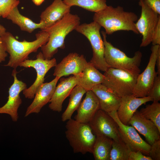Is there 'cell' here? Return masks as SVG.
Here are the masks:
<instances>
[{
  "label": "cell",
  "mask_w": 160,
  "mask_h": 160,
  "mask_svg": "<svg viewBox=\"0 0 160 160\" xmlns=\"http://www.w3.org/2000/svg\"><path fill=\"white\" fill-rule=\"evenodd\" d=\"M132 150L122 140H113L110 160H128Z\"/></svg>",
  "instance_id": "27"
},
{
  "label": "cell",
  "mask_w": 160,
  "mask_h": 160,
  "mask_svg": "<svg viewBox=\"0 0 160 160\" xmlns=\"http://www.w3.org/2000/svg\"><path fill=\"white\" fill-rule=\"evenodd\" d=\"M71 7L77 6L88 11L96 12L107 6L106 0H63Z\"/></svg>",
  "instance_id": "26"
},
{
  "label": "cell",
  "mask_w": 160,
  "mask_h": 160,
  "mask_svg": "<svg viewBox=\"0 0 160 160\" xmlns=\"http://www.w3.org/2000/svg\"><path fill=\"white\" fill-rule=\"evenodd\" d=\"M128 160H152L149 156H145L140 151H132L129 154Z\"/></svg>",
  "instance_id": "32"
},
{
  "label": "cell",
  "mask_w": 160,
  "mask_h": 160,
  "mask_svg": "<svg viewBox=\"0 0 160 160\" xmlns=\"http://www.w3.org/2000/svg\"><path fill=\"white\" fill-rule=\"evenodd\" d=\"M20 3L19 0H0V14L6 18L11 12Z\"/></svg>",
  "instance_id": "29"
},
{
  "label": "cell",
  "mask_w": 160,
  "mask_h": 160,
  "mask_svg": "<svg viewBox=\"0 0 160 160\" xmlns=\"http://www.w3.org/2000/svg\"><path fill=\"white\" fill-rule=\"evenodd\" d=\"M36 39L28 41L17 40L10 33L6 32L1 36L7 52L9 55V60L5 66L16 69L32 52H36L39 48L48 41L49 36L46 32L41 31L36 34Z\"/></svg>",
  "instance_id": "2"
},
{
  "label": "cell",
  "mask_w": 160,
  "mask_h": 160,
  "mask_svg": "<svg viewBox=\"0 0 160 160\" xmlns=\"http://www.w3.org/2000/svg\"><path fill=\"white\" fill-rule=\"evenodd\" d=\"M83 55L71 53L57 64L53 75L60 78L70 75L77 76L83 71L88 63Z\"/></svg>",
  "instance_id": "14"
},
{
  "label": "cell",
  "mask_w": 160,
  "mask_h": 160,
  "mask_svg": "<svg viewBox=\"0 0 160 160\" xmlns=\"http://www.w3.org/2000/svg\"><path fill=\"white\" fill-rule=\"evenodd\" d=\"M11 20L13 23L19 26L21 30L29 33H32L35 29L44 28V24L42 22L36 23L32 20L24 16L20 12L18 7L15 8L6 18Z\"/></svg>",
  "instance_id": "23"
},
{
  "label": "cell",
  "mask_w": 160,
  "mask_h": 160,
  "mask_svg": "<svg viewBox=\"0 0 160 160\" xmlns=\"http://www.w3.org/2000/svg\"><path fill=\"white\" fill-rule=\"evenodd\" d=\"M160 45H152L148 64L144 71L138 75L132 95L137 97L148 96L154 81L156 72V60Z\"/></svg>",
  "instance_id": "10"
},
{
  "label": "cell",
  "mask_w": 160,
  "mask_h": 160,
  "mask_svg": "<svg viewBox=\"0 0 160 160\" xmlns=\"http://www.w3.org/2000/svg\"><path fill=\"white\" fill-rule=\"evenodd\" d=\"M153 101L150 96L137 97L132 95L121 97L120 104L116 111L119 119L123 124L129 125V122L138 108L149 101Z\"/></svg>",
  "instance_id": "16"
},
{
  "label": "cell",
  "mask_w": 160,
  "mask_h": 160,
  "mask_svg": "<svg viewBox=\"0 0 160 160\" xmlns=\"http://www.w3.org/2000/svg\"><path fill=\"white\" fill-rule=\"evenodd\" d=\"M65 125L66 137L74 153H92L96 136L89 124L81 123L71 118Z\"/></svg>",
  "instance_id": "4"
},
{
  "label": "cell",
  "mask_w": 160,
  "mask_h": 160,
  "mask_svg": "<svg viewBox=\"0 0 160 160\" xmlns=\"http://www.w3.org/2000/svg\"><path fill=\"white\" fill-rule=\"evenodd\" d=\"M139 0V1H140V0Z\"/></svg>",
  "instance_id": "39"
},
{
  "label": "cell",
  "mask_w": 160,
  "mask_h": 160,
  "mask_svg": "<svg viewBox=\"0 0 160 160\" xmlns=\"http://www.w3.org/2000/svg\"><path fill=\"white\" fill-rule=\"evenodd\" d=\"M156 66L157 68L156 73L158 75H160V47L158 49L156 59Z\"/></svg>",
  "instance_id": "36"
},
{
  "label": "cell",
  "mask_w": 160,
  "mask_h": 160,
  "mask_svg": "<svg viewBox=\"0 0 160 160\" xmlns=\"http://www.w3.org/2000/svg\"><path fill=\"white\" fill-rule=\"evenodd\" d=\"M86 96L76 110L75 120L83 123H89L96 112L100 109L99 100L92 90L86 92Z\"/></svg>",
  "instance_id": "19"
},
{
  "label": "cell",
  "mask_w": 160,
  "mask_h": 160,
  "mask_svg": "<svg viewBox=\"0 0 160 160\" xmlns=\"http://www.w3.org/2000/svg\"><path fill=\"white\" fill-rule=\"evenodd\" d=\"M101 27L93 21L89 23L80 24L75 30L84 36L91 44L93 56L89 62L98 70L105 72L109 67L104 58V46L100 32Z\"/></svg>",
  "instance_id": "7"
},
{
  "label": "cell",
  "mask_w": 160,
  "mask_h": 160,
  "mask_svg": "<svg viewBox=\"0 0 160 160\" xmlns=\"http://www.w3.org/2000/svg\"><path fill=\"white\" fill-rule=\"evenodd\" d=\"M149 156L152 160H160V139L156 141L151 145Z\"/></svg>",
  "instance_id": "31"
},
{
  "label": "cell",
  "mask_w": 160,
  "mask_h": 160,
  "mask_svg": "<svg viewBox=\"0 0 160 160\" xmlns=\"http://www.w3.org/2000/svg\"><path fill=\"white\" fill-rule=\"evenodd\" d=\"M131 125L144 136L148 143L151 145L160 139V131L151 121L147 119L136 111L129 122Z\"/></svg>",
  "instance_id": "18"
},
{
  "label": "cell",
  "mask_w": 160,
  "mask_h": 160,
  "mask_svg": "<svg viewBox=\"0 0 160 160\" xmlns=\"http://www.w3.org/2000/svg\"><path fill=\"white\" fill-rule=\"evenodd\" d=\"M1 15L0 14V17ZM6 32V29L4 26L0 24V36H1Z\"/></svg>",
  "instance_id": "38"
},
{
  "label": "cell",
  "mask_w": 160,
  "mask_h": 160,
  "mask_svg": "<svg viewBox=\"0 0 160 160\" xmlns=\"http://www.w3.org/2000/svg\"><path fill=\"white\" fill-rule=\"evenodd\" d=\"M141 7V14L135 25L139 33L142 36L140 47H145L152 42L153 36L160 15L150 8L143 0L139 2Z\"/></svg>",
  "instance_id": "9"
},
{
  "label": "cell",
  "mask_w": 160,
  "mask_h": 160,
  "mask_svg": "<svg viewBox=\"0 0 160 160\" xmlns=\"http://www.w3.org/2000/svg\"><path fill=\"white\" fill-rule=\"evenodd\" d=\"M137 19L135 13L125 11L121 6L113 7L108 5L95 12L93 18V21L105 29V32L108 35H111L119 31H131L139 34L135 23Z\"/></svg>",
  "instance_id": "1"
},
{
  "label": "cell",
  "mask_w": 160,
  "mask_h": 160,
  "mask_svg": "<svg viewBox=\"0 0 160 160\" xmlns=\"http://www.w3.org/2000/svg\"><path fill=\"white\" fill-rule=\"evenodd\" d=\"M76 76L77 85L83 87L86 92L102 84L104 79L103 75L89 62L82 72Z\"/></svg>",
  "instance_id": "22"
},
{
  "label": "cell",
  "mask_w": 160,
  "mask_h": 160,
  "mask_svg": "<svg viewBox=\"0 0 160 160\" xmlns=\"http://www.w3.org/2000/svg\"><path fill=\"white\" fill-rule=\"evenodd\" d=\"M89 124L96 136H104L116 141L122 140L117 123L107 113L102 110L100 109L96 112Z\"/></svg>",
  "instance_id": "11"
},
{
  "label": "cell",
  "mask_w": 160,
  "mask_h": 160,
  "mask_svg": "<svg viewBox=\"0 0 160 160\" xmlns=\"http://www.w3.org/2000/svg\"><path fill=\"white\" fill-rule=\"evenodd\" d=\"M117 123L120 137L132 151H140L149 156L151 145L144 140L132 126L123 124L117 115L116 111L108 113Z\"/></svg>",
  "instance_id": "12"
},
{
  "label": "cell",
  "mask_w": 160,
  "mask_h": 160,
  "mask_svg": "<svg viewBox=\"0 0 160 160\" xmlns=\"http://www.w3.org/2000/svg\"><path fill=\"white\" fill-rule=\"evenodd\" d=\"M77 84L76 77L73 75L60 79L56 87L50 101L49 107L52 110L58 112L62 110V105L65 99L69 95L73 88Z\"/></svg>",
  "instance_id": "17"
},
{
  "label": "cell",
  "mask_w": 160,
  "mask_h": 160,
  "mask_svg": "<svg viewBox=\"0 0 160 160\" xmlns=\"http://www.w3.org/2000/svg\"><path fill=\"white\" fill-rule=\"evenodd\" d=\"M7 56V53L2 40L0 36V63L4 61Z\"/></svg>",
  "instance_id": "35"
},
{
  "label": "cell",
  "mask_w": 160,
  "mask_h": 160,
  "mask_svg": "<svg viewBox=\"0 0 160 160\" xmlns=\"http://www.w3.org/2000/svg\"><path fill=\"white\" fill-rule=\"evenodd\" d=\"M57 64L55 58L45 59L42 52L38 53L34 60L27 59L19 65L20 67L25 68L32 67L34 68L37 73L36 79L33 84L29 87L23 91L25 97L28 99L34 98L35 94L39 87L44 81V77L49 71L55 67Z\"/></svg>",
  "instance_id": "8"
},
{
  "label": "cell",
  "mask_w": 160,
  "mask_h": 160,
  "mask_svg": "<svg viewBox=\"0 0 160 160\" xmlns=\"http://www.w3.org/2000/svg\"><path fill=\"white\" fill-rule=\"evenodd\" d=\"M139 74L127 70L109 67L104 72L102 84L120 97L132 95Z\"/></svg>",
  "instance_id": "5"
},
{
  "label": "cell",
  "mask_w": 160,
  "mask_h": 160,
  "mask_svg": "<svg viewBox=\"0 0 160 160\" xmlns=\"http://www.w3.org/2000/svg\"><path fill=\"white\" fill-rule=\"evenodd\" d=\"M151 43L153 45H160V19L154 31Z\"/></svg>",
  "instance_id": "34"
},
{
  "label": "cell",
  "mask_w": 160,
  "mask_h": 160,
  "mask_svg": "<svg viewBox=\"0 0 160 160\" xmlns=\"http://www.w3.org/2000/svg\"><path fill=\"white\" fill-rule=\"evenodd\" d=\"M148 96L153 99V102H159L160 100V75L157 73Z\"/></svg>",
  "instance_id": "30"
},
{
  "label": "cell",
  "mask_w": 160,
  "mask_h": 160,
  "mask_svg": "<svg viewBox=\"0 0 160 160\" xmlns=\"http://www.w3.org/2000/svg\"><path fill=\"white\" fill-rule=\"evenodd\" d=\"M86 91L83 87L76 85L72 89L69 95L70 97L68 106L61 116V120L64 122L71 118L74 112L77 109L81 101L82 98Z\"/></svg>",
  "instance_id": "25"
},
{
  "label": "cell",
  "mask_w": 160,
  "mask_h": 160,
  "mask_svg": "<svg viewBox=\"0 0 160 160\" xmlns=\"http://www.w3.org/2000/svg\"><path fill=\"white\" fill-rule=\"evenodd\" d=\"M60 79L55 76L51 81L43 83L39 87L35 94L33 101L26 109L25 117L32 113H39L42 107L49 102Z\"/></svg>",
  "instance_id": "15"
},
{
  "label": "cell",
  "mask_w": 160,
  "mask_h": 160,
  "mask_svg": "<svg viewBox=\"0 0 160 160\" xmlns=\"http://www.w3.org/2000/svg\"><path fill=\"white\" fill-rule=\"evenodd\" d=\"M139 112L144 117L152 121L160 131V103L159 102H153L152 104L142 108Z\"/></svg>",
  "instance_id": "28"
},
{
  "label": "cell",
  "mask_w": 160,
  "mask_h": 160,
  "mask_svg": "<svg viewBox=\"0 0 160 160\" xmlns=\"http://www.w3.org/2000/svg\"><path fill=\"white\" fill-rule=\"evenodd\" d=\"M152 10L160 15V0H143Z\"/></svg>",
  "instance_id": "33"
},
{
  "label": "cell",
  "mask_w": 160,
  "mask_h": 160,
  "mask_svg": "<svg viewBox=\"0 0 160 160\" xmlns=\"http://www.w3.org/2000/svg\"><path fill=\"white\" fill-rule=\"evenodd\" d=\"M45 0H32L33 3L36 6L41 5Z\"/></svg>",
  "instance_id": "37"
},
{
  "label": "cell",
  "mask_w": 160,
  "mask_h": 160,
  "mask_svg": "<svg viewBox=\"0 0 160 160\" xmlns=\"http://www.w3.org/2000/svg\"><path fill=\"white\" fill-rule=\"evenodd\" d=\"M71 8V7L65 4L63 0H54L52 3L41 12L40 16V22L44 23V28L49 27L70 13Z\"/></svg>",
  "instance_id": "20"
},
{
  "label": "cell",
  "mask_w": 160,
  "mask_h": 160,
  "mask_svg": "<svg viewBox=\"0 0 160 160\" xmlns=\"http://www.w3.org/2000/svg\"><path fill=\"white\" fill-rule=\"evenodd\" d=\"M101 33L104 46V58L109 67L124 69L139 74V67L142 57L141 52H136L133 57H130L121 51L114 47L106 39L105 31Z\"/></svg>",
  "instance_id": "6"
},
{
  "label": "cell",
  "mask_w": 160,
  "mask_h": 160,
  "mask_svg": "<svg viewBox=\"0 0 160 160\" xmlns=\"http://www.w3.org/2000/svg\"><path fill=\"white\" fill-rule=\"evenodd\" d=\"M80 20L77 15L70 12L53 25L41 30L47 32L49 36L47 42L41 47L45 59H51L59 48H65L66 36L80 24Z\"/></svg>",
  "instance_id": "3"
},
{
  "label": "cell",
  "mask_w": 160,
  "mask_h": 160,
  "mask_svg": "<svg viewBox=\"0 0 160 160\" xmlns=\"http://www.w3.org/2000/svg\"><path fill=\"white\" fill-rule=\"evenodd\" d=\"M113 140L104 136H96L92 153L95 160H110Z\"/></svg>",
  "instance_id": "24"
},
{
  "label": "cell",
  "mask_w": 160,
  "mask_h": 160,
  "mask_svg": "<svg viewBox=\"0 0 160 160\" xmlns=\"http://www.w3.org/2000/svg\"><path fill=\"white\" fill-rule=\"evenodd\" d=\"M91 90L99 100L100 109L107 113L117 111L121 97L102 84L95 86Z\"/></svg>",
  "instance_id": "21"
},
{
  "label": "cell",
  "mask_w": 160,
  "mask_h": 160,
  "mask_svg": "<svg viewBox=\"0 0 160 160\" xmlns=\"http://www.w3.org/2000/svg\"><path fill=\"white\" fill-rule=\"evenodd\" d=\"M17 73L16 69H14L12 74L14 79V82L9 88L8 100L3 106L0 108V114L9 115L14 122L18 120V110L22 103L20 94L27 88L25 83L17 79L16 76Z\"/></svg>",
  "instance_id": "13"
}]
</instances>
